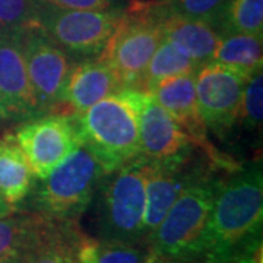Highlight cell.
I'll return each mask as SVG.
<instances>
[{
    "label": "cell",
    "instance_id": "d4e9b609",
    "mask_svg": "<svg viewBox=\"0 0 263 263\" xmlns=\"http://www.w3.org/2000/svg\"><path fill=\"white\" fill-rule=\"evenodd\" d=\"M263 119V72L262 69L249 76L243 91L240 123L246 130L260 132Z\"/></svg>",
    "mask_w": 263,
    "mask_h": 263
},
{
    "label": "cell",
    "instance_id": "9c48e42d",
    "mask_svg": "<svg viewBox=\"0 0 263 263\" xmlns=\"http://www.w3.org/2000/svg\"><path fill=\"white\" fill-rule=\"evenodd\" d=\"M247 76L233 67L208 62L195 75L197 105L208 130L226 139L240 123Z\"/></svg>",
    "mask_w": 263,
    "mask_h": 263
},
{
    "label": "cell",
    "instance_id": "3957f363",
    "mask_svg": "<svg viewBox=\"0 0 263 263\" xmlns=\"http://www.w3.org/2000/svg\"><path fill=\"white\" fill-rule=\"evenodd\" d=\"M218 173H209L181 192L145 241L151 256L170 260H200L208 221L224 181Z\"/></svg>",
    "mask_w": 263,
    "mask_h": 263
},
{
    "label": "cell",
    "instance_id": "7c38bea8",
    "mask_svg": "<svg viewBox=\"0 0 263 263\" xmlns=\"http://www.w3.org/2000/svg\"><path fill=\"white\" fill-rule=\"evenodd\" d=\"M195 75L196 73L167 78L146 94L152 95L155 101L171 114L208 160L227 173H233L238 168L235 161L221 154L208 138V129L197 105Z\"/></svg>",
    "mask_w": 263,
    "mask_h": 263
},
{
    "label": "cell",
    "instance_id": "ffe728a7",
    "mask_svg": "<svg viewBox=\"0 0 263 263\" xmlns=\"http://www.w3.org/2000/svg\"><path fill=\"white\" fill-rule=\"evenodd\" d=\"M79 263H146L149 247L146 243L105 241L84 233L78 246Z\"/></svg>",
    "mask_w": 263,
    "mask_h": 263
},
{
    "label": "cell",
    "instance_id": "5bb4252c",
    "mask_svg": "<svg viewBox=\"0 0 263 263\" xmlns=\"http://www.w3.org/2000/svg\"><path fill=\"white\" fill-rule=\"evenodd\" d=\"M0 116L25 122L37 117V101L19 34L0 32Z\"/></svg>",
    "mask_w": 263,
    "mask_h": 263
},
{
    "label": "cell",
    "instance_id": "ac0fdd59",
    "mask_svg": "<svg viewBox=\"0 0 263 263\" xmlns=\"http://www.w3.org/2000/svg\"><path fill=\"white\" fill-rule=\"evenodd\" d=\"M35 176L13 133L0 139V196L18 209L35 184Z\"/></svg>",
    "mask_w": 263,
    "mask_h": 263
},
{
    "label": "cell",
    "instance_id": "484cf974",
    "mask_svg": "<svg viewBox=\"0 0 263 263\" xmlns=\"http://www.w3.org/2000/svg\"><path fill=\"white\" fill-rule=\"evenodd\" d=\"M164 9L184 18L206 21L215 27V22L227 0H161Z\"/></svg>",
    "mask_w": 263,
    "mask_h": 263
},
{
    "label": "cell",
    "instance_id": "8992f818",
    "mask_svg": "<svg viewBox=\"0 0 263 263\" xmlns=\"http://www.w3.org/2000/svg\"><path fill=\"white\" fill-rule=\"evenodd\" d=\"M103 174L91 152L81 146L47 177L35 180L25 200L28 211L62 222H79L92 203Z\"/></svg>",
    "mask_w": 263,
    "mask_h": 263
},
{
    "label": "cell",
    "instance_id": "277c9868",
    "mask_svg": "<svg viewBox=\"0 0 263 263\" xmlns=\"http://www.w3.org/2000/svg\"><path fill=\"white\" fill-rule=\"evenodd\" d=\"M148 160L138 157L103 174L95 190L98 238L105 241L145 243V181Z\"/></svg>",
    "mask_w": 263,
    "mask_h": 263
},
{
    "label": "cell",
    "instance_id": "52a82bcc",
    "mask_svg": "<svg viewBox=\"0 0 263 263\" xmlns=\"http://www.w3.org/2000/svg\"><path fill=\"white\" fill-rule=\"evenodd\" d=\"M123 9H59L38 3L37 25L73 62H81L103 53Z\"/></svg>",
    "mask_w": 263,
    "mask_h": 263
},
{
    "label": "cell",
    "instance_id": "30bf717a",
    "mask_svg": "<svg viewBox=\"0 0 263 263\" xmlns=\"http://www.w3.org/2000/svg\"><path fill=\"white\" fill-rule=\"evenodd\" d=\"M37 114L54 113L62 105L66 82L76 62L66 54L38 25L19 34Z\"/></svg>",
    "mask_w": 263,
    "mask_h": 263
},
{
    "label": "cell",
    "instance_id": "cb8c5ba5",
    "mask_svg": "<svg viewBox=\"0 0 263 263\" xmlns=\"http://www.w3.org/2000/svg\"><path fill=\"white\" fill-rule=\"evenodd\" d=\"M35 0H0V32L21 34L37 25Z\"/></svg>",
    "mask_w": 263,
    "mask_h": 263
},
{
    "label": "cell",
    "instance_id": "44dd1931",
    "mask_svg": "<svg viewBox=\"0 0 263 263\" xmlns=\"http://www.w3.org/2000/svg\"><path fill=\"white\" fill-rule=\"evenodd\" d=\"M199 67L200 66L187 56L181 54L177 48L164 38L146 66L139 91L151 92L161 81L171 76L196 73Z\"/></svg>",
    "mask_w": 263,
    "mask_h": 263
},
{
    "label": "cell",
    "instance_id": "7a4b0ae2",
    "mask_svg": "<svg viewBox=\"0 0 263 263\" xmlns=\"http://www.w3.org/2000/svg\"><path fill=\"white\" fill-rule=\"evenodd\" d=\"M142 101V91L122 88L82 113L73 114L82 146L91 152L104 174L141 155Z\"/></svg>",
    "mask_w": 263,
    "mask_h": 263
},
{
    "label": "cell",
    "instance_id": "7402d4cb",
    "mask_svg": "<svg viewBox=\"0 0 263 263\" xmlns=\"http://www.w3.org/2000/svg\"><path fill=\"white\" fill-rule=\"evenodd\" d=\"M215 28L224 34H249L263 37V0H227Z\"/></svg>",
    "mask_w": 263,
    "mask_h": 263
},
{
    "label": "cell",
    "instance_id": "8fae6325",
    "mask_svg": "<svg viewBox=\"0 0 263 263\" xmlns=\"http://www.w3.org/2000/svg\"><path fill=\"white\" fill-rule=\"evenodd\" d=\"M212 171H224L205 157L192 155L190 158L171 162H151L146 165L145 181V216L143 235H148L158 227L171 205L184 189Z\"/></svg>",
    "mask_w": 263,
    "mask_h": 263
},
{
    "label": "cell",
    "instance_id": "6da1fadb",
    "mask_svg": "<svg viewBox=\"0 0 263 263\" xmlns=\"http://www.w3.org/2000/svg\"><path fill=\"white\" fill-rule=\"evenodd\" d=\"M263 171L252 162L228 173L216 193L203 237L200 260L231 263L254 238L262 237Z\"/></svg>",
    "mask_w": 263,
    "mask_h": 263
},
{
    "label": "cell",
    "instance_id": "9a60e30c",
    "mask_svg": "<svg viewBox=\"0 0 263 263\" xmlns=\"http://www.w3.org/2000/svg\"><path fill=\"white\" fill-rule=\"evenodd\" d=\"M79 222H62L34 212L28 240L15 263H79Z\"/></svg>",
    "mask_w": 263,
    "mask_h": 263
},
{
    "label": "cell",
    "instance_id": "603a6c76",
    "mask_svg": "<svg viewBox=\"0 0 263 263\" xmlns=\"http://www.w3.org/2000/svg\"><path fill=\"white\" fill-rule=\"evenodd\" d=\"M34 212L15 211L0 216V263H15L28 240Z\"/></svg>",
    "mask_w": 263,
    "mask_h": 263
},
{
    "label": "cell",
    "instance_id": "e0dca14e",
    "mask_svg": "<svg viewBox=\"0 0 263 263\" xmlns=\"http://www.w3.org/2000/svg\"><path fill=\"white\" fill-rule=\"evenodd\" d=\"M161 27L162 35L170 44H173L181 54L192 59L195 63L202 66L212 60L221 37L212 24L200 19L179 16L164 9Z\"/></svg>",
    "mask_w": 263,
    "mask_h": 263
},
{
    "label": "cell",
    "instance_id": "ba28073f",
    "mask_svg": "<svg viewBox=\"0 0 263 263\" xmlns=\"http://www.w3.org/2000/svg\"><path fill=\"white\" fill-rule=\"evenodd\" d=\"M35 179L47 177L82 146L73 114L47 113L21 123L13 133Z\"/></svg>",
    "mask_w": 263,
    "mask_h": 263
},
{
    "label": "cell",
    "instance_id": "4316f807",
    "mask_svg": "<svg viewBox=\"0 0 263 263\" xmlns=\"http://www.w3.org/2000/svg\"><path fill=\"white\" fill-rule=\"evenodd\" d=\"M40 5H47L59 9L107 10L123 8V0H35Z\"/></svg>",
    "mask_w": 263,
    "mask_h": 263
},
{
    "label": "cell",
    "instance_id": "2e32d148",
    "mask_svg": "<svg viewBox=\"0 0 263 263\" xmlns=\"http://www.w3.org/2000/svg\"><path fill=\"white\" fill-rule=\"evenodd\" d=\"M119 89L122 85L117 76L100 57L81 60L69 73L60 107H66L69 114L82 113Z\"/></svg>",
    "mask_w": 263,
    "mask_h": 263
},
{
    "label": "cell",
    "instance_id": "83f0119b",
    "mask_svg": "<svg viewBox=\"0 0 263 263\" xmlns=\"http://www.w3.org/2000/svg\"><path fill=\"white\" fill-rule=\"evenodd\" d=\"M231 263H263L262 237L254 238L235 256Z\"/></svg>",
    "mask_w": 263,
    "mask_h": 263
},
{
    "label": "cell",
    "instance_id": "4fadbf2b",
    "mask_svg": "<svg viewBox=\"0 0 263 263\" xmlns=\"http://www.w3.org/2000/svg\"><path fill=\"white\" fill-rule=\"evenodd\" d=\"M139 146L141 157L151 162L186 160L197 149L171 114L146 92L139 116Z\"/></svg>",
    "mask_w": 263,
    "mask_h": 263
},
{
    "label": "cell",
    "instance_id": "4dcf8cb0",
    "mask_svg": "<svg viewBox=\"0 0 263 263\" xmlns=\"http://www.w3.org/2000/svg\"><path fill=\"white\" fill-rule=\"evenodd\" d=\"M0 110H2V103H0Z\"/></svg>",
    "mask_w": 263,
    "mask_h": 263
},
{
    "label": "cell",
    "instance_id": "f546056e",
    "mask_svg": "<svg viewBox=\"0 0 263 263\" xmlns=\"http://www.w3.org/2000/svg\"><path fill=\"white\" fill-rule=\"evenodd\" d=\"M15 211H18V209H15V208L10 206L9 203H6V202L3 200V197L0 196V216L9 215V214L15 212Z\"/></svg>",
    "mask_w": 263,
    "mask_h": 263
},
{
    "label": "cell",
    "instance_id": "d6986e66",
    "mask_svg": "<svg viewBox=\"0 0 263 263\" xmlns=\"http://www.w3.org/2000/svg\"><path fill=\"white\" fill-rule=\"evenodd\" d=\"M211 62L233 67L249 78L263 66L262 37L249 34H224L219 37Z\"/></svg>",
    "mask_w": 263,
    "mask_h": 263
},
{
    "label": "cell",
    "instance_id": "5b68a950",
    "mask_svg": "<svg viewBox=\"0 0 263 263\" xmlns=\"http://www.w3.org/2000/svg\"><path fill=\"white\" fill-rule=\"evenodd\" d=\"M160 0H132L124 6L117 27L100 59L110 66L122 88L138 89L146 66L164 40Z\"/></svg>",
    "mask_w": 263,
    "mask_h": 263
},
{
    "label": "cell",
    "instance_id": "f1b7e54d",
    "mask_svg": "<svg viewBox=\"0 0 263 263\" xmlns=\"http://www.w3.org/2000/svg\"><path fill=\"white\" fill-rule=\"evenodd\" d=\"M146 263H203L202 260H170V259H161V257H155V256H151L149 252V259Z\"/></svg>",
    "mask_w": 263,
    "mask_h": 263
}]
</instances>
